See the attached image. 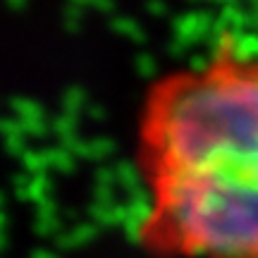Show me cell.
Listing matches in <instances>:
<instances>
[{"label":"cell","instance_id":"cell-13","mask_svg":"<svg viewBox=\"0 0 258 258\" xmlns=\"http://www.w3.org/2000/svg\"><path fill=\"white\" fill-rule=\"evenodd\" d=\"M146 12L151 17H165L167 15V3L165 0H146Z\"/></svg>","mask_w":258,"mask_h":258},{"label":"cell","instance_id":"cell-7","mask_svg":"<svg viewBox=\"0 0 258 258\" xmlns=\"http://www.w3.org/2000/svg\"><path fill=\"white\" fill-rule=\"evenodd\" d=\"M82 15H84V8H79V5H74V3H70L67 8H64V29L70 31V34H77L79 29H82Z\"/></svg>","mask_w":258,"mask_h":258},{"label":"cell","instance_id":"cell-9","mask_svg":"<svg viewBox=\"0 0 258 258\" xmlns=\"http://www.w3.org/2000/svg\"><path fill=\"white\" fill-rule=\"evenodd\" d=\"M84 98H86V93H84L82 86H70L64 91V108L67 110H79L84 105Z\"/></svg>","mask_w":258,"mask_h":258},{"label":"cell","instance_id":"cell-6","mask_svg":"<svg viewBox=\"0 0 258 258\" xmlns=\"http://www.w3.org/2000/svg\"><path fill=\"white\" fill-rule=\"evenodd\" d=\"M134 67H137L139 77H144V79H153L158 74V62L151 53H139L134 57Z\"/></svg>","mask_w":258,"mask_h":258},{"label":"cell","instance_id":"cell-11","mask_svg":"<svg viewBox=\"0 0 258 258\" xmlns=\"http://www.w3.org/2000/svg\"><path fill=\"white\" fill-rule=\"evenodd\" d=\"M12 108H15L19 115H27V117H36V115H41V108H38L36 103L27 101V98H15V101H12Z\"/></svg>","mask_w":258,"mask_h":258},{"label":"cell","instance_id":"cell-8","mask_svg":"<svg viewBox=\"0 0 258 258\" xmlns=\"http://www.w3.org/2000/svg\"><path fill=\"white\" fill-rule=\"evenodd\" d=\"M189 72H191L194 77H199V79H203V77L213 74V60H211V55H191V57H189Z\"/></svg>","mask_w":258,"mask_h":258},{"label":"cell","instance_id":"cell-3","mask_svg":"<svg viewBox=\"0 0 258 258\" xmlns=\"http://www.w3.org/2000/svg\"><path fill=\"white\" fill-rule=\"evenodd\" d=\"M230 62H232V67H239V70H249L246 64L258 62V34L256 31H244V34H239V36L234 38Z\"/></svg>","mask_w":258,"mask_h":258},{"label":"cell","instance_id":"cell-4","mask_svg":"<svg viewBox=\"0 0 258 258\" xmlns=\"http://www.w3.org/2000/svg\"><path fill=\"white\" fill-rule=\"evenodd\" d=\"M218 19H220L222 24L227 27V31H230L234 38L239 36V34H244V31H249V22H246V10L241 8L239 3L220 8V15H218Z\"/></svg>","mask_w":258,"mask_h":258},{"label":"cell","instance_id":"cell-2","mask_svg":"<svg viewBox=\"0 0 258 258\" xmlns=\"http://www.w3.org/2000/svg\"><path fill=\"white\" fill-rule=\"evenodd\" d=\"M213 24H215V17L211 15V10H191V12L177 15L172 19V31H175V36L184 38L194 46V43L208 41Z\"/></svg>","mask_w":258,"mask_h":258},{"label":"cell","instance_id":"cell-5","mask_svg":"<svg viewBox=\"0 0 258 258\" xmlns=\"http://www.w3.org/2000/svg\"><path fill=\"white\" fill-rule=\"evenodd\" d=\"M110 29L115 31V34H120V36L134 41V43H144V41H146V31H144V27L139 24L137 19H132V17L115 15V17L110 19Z\"/></svg>","mask_w":258,"mask_h":258},{"label":"cell","instance_id":"cell-12","mask_svg":"<svg viewBox=\"0 0 258 258\" xmlns=\"http://www.w3.org/2000/svg\"><path fill=\"white\" fill-rule=\"evenodd\" d=\"M70 3L79 5V8H96L98 12H105V15H110L112 10H115L112 0H70Z\"/></svg>","mask_w":258,"mask_h":258},{"label":"cell","instance_id":"cell-15","mask_svg":"<svg viewBox=\"0 0 258 258\" xmlns=\"http://www.w3.org/2000/svg\"><path fill=\"white\" fill-rule=\"evenodd\" d=\"M29 0H8V8L12 10V12H22V10L27 8Z\"/></svg>","mask_w":258,"mask_h":258},{"label":"cell","instance_id":"cell-1","mask_svg":"<svg viewBox=\"0 0 258 258\" xmlns=\"http://www.w3.org/2000/svg\"><path fill=\"white\" fill-rule=\"evenodd\" d=\"M132 165L141 253L258 258V67L160 86Z\"/></svg>","mask_w":258,"mask_h":258},{"label":"cell","instance_id":"cell-10","mask_svg":"<svg viewBox=\"0 0 258 258\" xmlns=\"http://www.w3.org/2000/svg\"><path fill=\"white\" fill-rule=\"evenodd\" d=\"M191 48V43L189 41H184V38H179V36H172V41H167V55H172V57H182L186 55V50Z\"/></svg>","mask_w":258,"mask_h":258},{"label":"cell","instance_id":"cell-14","mask_svg":"<svg viewBox=\"0 0 258 258\" xmlns=\"http://www.w3.org/2000/svg\"><path fill=\"white\" fill-rule=\"evenodd\" d=\"M246 22H249V31L258 34V5H251V10H246Z\"/></svg>","mask_w":258,"mask_h":258},{"label":"cell","instance_id":"cell-16","mask_svg":"<svg viewBox=\"0 0 258 258\" xmlns=\"http://www.w3.org/2000/svg\"><path fill=\"white\" fill-rule=\"evenodd\" d=\"M249 3H251V5H258V0H249Z\"/></svg>","mask_w":258,"mask_h":258}]
</instances>
